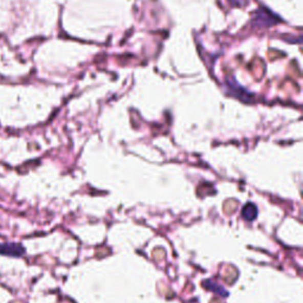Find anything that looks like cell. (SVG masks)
Returning a JSON list of instances; mask_svg holds the SVG:
<instances>
[{"instance_id": "6da1fadb", "label": "cell", "mask_w": 303, "mask_h": 303, "mask_svg": "<svg viewBox=\"0 0 303 303\" xmlns=\"http://www.w3.org/2000/svg\"><path fill=\"white\" fill-rule=\"evenodd\" d=\"M25 252V249L21 245L14 243L0 244V255H6L11 257H20Z\"/></svg>"}, {"instance_id": "3957f363", "label": "cell", "mask_w": 303, "mask_h": 303, "mask_svg": "<svg viewBox=\"0 0 303 303\" xmlns=\"http://www.w3.org/2000/svg\"><path fill=\"white\" fill-rule=\"evenodd\" d=\"M230 2L232 3V4H234V5H238V6H240V4L245 3V0H230Z\"/></svg>"}, {"instance_id": "7a4b0ae2", "label": "cell", "mask_w": 303, "mask_h": 303, "mask_svg": "<svg viewBox=\"0 0 303 303\" xmlns=\"http://www.w3.org/2000/svg\"><path fill=\"white\" fill-rule=\"evenodd\" d=\"M242 214H243V217L246 219V221L251 222L257 217V208L253 204L249 203L244 206L243 211H242Z\"/></svg>"}]
</instances>
